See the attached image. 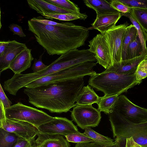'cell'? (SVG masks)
Masks as SVG:
<instances>
[{
	"label": "cell",
	"instance_id": "6da1fadb",
	"mask_svg": "<svg viewBox=\"0 0 147 147\" xmlns=\"http://www.w3.org/2000/svg\"><path fill=\"white\" fill-rule=\"evenodd\" d=\"M28 30L50 55H60L81 47L89 36V29L73 23L53 26L28 20Z\"/></svg>",
	"mask_w": 147,
	"mask_h": 147
},
{
	"label": "cell",
	"instance_id": "7a4b0ae2",
	"mask_svg": "<svg viewBox=\"0 0 147 147\" xmlns=\"http://www.w3.org/2000/svg\"><path fill=\"white\" fill-rule=\"evenodd\" d=\"M84 77H80L34 88H26L24 92L28 102L37 108L52 113L67 112L77 105V98L83 86Z\"/></svg>",
	"mask_w": 147,
	"mask_h": 147
},
{
	"label": "cell",
	"instance_id": "3957f363",
	"mask_svg": "<svg viewBox=\"0 0 147 147\" xmlns=\"http://www.w3.org/2000/svg\"><path fill=\"white\" fill-rule=\"evenodd\" d=\"M142 82L137 80L135 74L125 75L103 71L90 76L88 83L92 87L102 92L104 95L119 96Z\"/></svg>",
	"mask_w": 147,
	"mask_h": 147
},
{
	"label": "cell",
	"instance_id": "277c9868",
	"mask_svg": "<svg viewBox=\"0 0 147 147\" xmlns=\"http://www.w3.org/2000/svg\"><path fill=\"white\" fill-rule=\"evenodd\" d=\"M108 115L114 138L126 143V138L132 137L138 144L147 146V121L131 123L112 109Z\"/></svg>",
	"mask_w": 147,
	"mask_h": 147
},
{
	"label": "cell",
	"instance_id": "5b68a950",
	"mask_svg": "<svg viewBox=\"0 0 147 147\" xmlns=\"http://www.w3.org/2000/svg\"><path fill=\"white\" fill-rule=\"evenodd\" d=\"M97 63L88 61L75 65L33 81L24 87L32 88L85 76H90L96 73L93 67Z\"/></svg>",
	"mask_w": 147,
	"mask_h": 147
},
{
	"label": "cell",
	"instance_id": "8992f818",
	"mask_svg": "<svg viewBox=\"0 0 147 147\" xmlns=\"http://www.w3.org/2000/svg\"><path fill=\"white\" fill-rule=\"evenodd\" d=\"M6 117L13 121L28 122L37 128L52 120L54 117L42 111L19 102L5 108Z\"/></svg>",
	"mask_w": 147,
	"mask_h": 147
},
{
	"label": "cell",
	"instance_id": "52a82bcc",
	"mask_svg": "<svg viewBox=\"0 0 147 147\" xmlns=\"http://www.w3.org/2000/svg\"><path fill=\"white\" fill-rule=\"evenodd\" d=\"M127 22L115 25L108 31L101 34L104 37L109 49L112 65L119 64L122 61V50Z\"/></svg>",
	"mask_w": 147,
	"mask_h": 147
},
{
	"label": "cell",
	"instance_id": "ba28073f",
	"mask_svg": "<svg viewBox=\"0 0 147 147\" xmlns=\"http://www.w3.org/2000/svg\"><path fill=\"white\" fill-rule=\"evenodd\" d=\"M111 109L131 123H139L147 121V109L134 104L124 95L118 96Z\"/></svg>",
	"mask_w": 147,
	"mask_h": 147
},
{
	"label": "cell",
	"instance_id": "9c48e42d",
	"mask_svg": "<svg viewBox=\"0 0 147 147\" xmlns=\"http://www.w3.org/2000/svg\"><path fill=\"white\" fill-rule=\"evenodd\" d=\"M71 117L82 129L97 126L101 119L100 112L92 105H76L71 111Z\"/></svg>",
	"mask_w": 147,
	"mask_h": 147
},
{
	"label": "cell",
	"instance_id": "30bf717a",
	"mask_svg": "<svg viewBox=\"0 0 147 147\" xmlns=\"http://www.w3.org/2000/svg\"><path fill=\"white\" fill-rule=\"evenodd\" d=\"M37 128L40 133L65 136L79 132L71 121L61 117H54L52 120L40 125Z\"/></svg>",
	"mask_w": 147,
	"mask_h": 147
},
{
	"label": "cell",
	"instance_id": "8fae6325",
	"mask_svg": "<svg viewBox=\"0 0 147 147\" xmlns=\"http://www.w3.org/2000/svg\"><path fill=\"white\" fill-rule=\"evenodd\" d=\"M0 128L30 142L34 141L40 133L37 128L31 123L23 121H16L7 118L6 121L0 126Z\"/></svg>",
	"mask_w": 147,
	"mask_h": 147
},
{
	"label": "cell",
	"instance_id": "7c38bea8",
	"mask_svg": "<svg viewBox=\"0 0 147 147\" xmlns=\"http://www.w3.org/2000/svg\"><path fill=\"white\" fill-rule=\"evenodd\" d=\"M89 51L94 54L97 63L106 69L112 65L109 47L103 35L97 34L89 41Z\"/></svg>",
	"mask_w": 147,
	"mask_h": 147
},
{
	"label": "cell",
	"instance_id": "4fadbf2b",
	"mask_svg": "<svg viewBox=\"0 0 147 147\" xmlns=\"http://www.w3.org/2000/svg\"><path fill=\"white\" fill-rule=\"evenodd\" d=\"M27 48L25 44L19 42L15 40H9L4 51L0 55V74L9 69L10 64L14 58Z\"/></svg>",
	"mask_w": 147,
	"mask_h": 147
},
{
	"label": "cell",
	"instance_id": "5bb4252c",
	"mask_svg": "<svg viewBox=\"0 0 147 147\" xmlns=\"http://www.w3.org/2000/svg\"><path fill=\"white\" fill-rule=\"evenodd\" d=\"M147 59V53L132 59L122 60L119 64L109 66L104 71L128 75L135 74L139 64L142 61Z\"/></svg>",
	"mask_w": 147,
	"mask_h": 147
},
{
	"label": "cell",
	"instance_id": "9a60e30c",
	"mask_svg": "<svg viewBox=\"0 0 147 147\" xmlns=\"http://www.w3.org/2000/svg\"><path fill=\"white\" fill-rule=\"evenodd\" d=\"M30 8L35 10L38 13L43 16L47 14H80L50 3L46 0H27Z\"/></svg>",
	"mask_w": 147,
	"mask_h": 147
},
{
	"label": "cell",
	"instance_id": "2e32d148",
	"mask_svg": "<svg viewBox=\"0 0 147 147\" xmlns=\"http://www.w3.org/2000/svg\"><path fill=\"white\" fill-rule=\"evenodd\" d=\"M121 16L120 12L97 15L94 22L91 24L92 28L102 34L115 26Z\"/></svg>",
	"mask_w": 147,
	"mask_h": 147
},
{
	"label": "cell",
	"instance_id": "e0dca14e",
	"mask_svg": "<svg viewBox=\"0 0 147 147\" xmlns=\"http://www.w3.org/2000/svg\"><path fill=\"white\" fill-rule=\"evenodd\" d=\"M34 142L39 147H70L69 142L62 135L39 133Z\"/></svg>",
	"mask_w": 147,
	"mask_h": 147
},
{
	"label": "cell",
	"instance_id": "ac0fdd59",
	"mask_svg": "<svg viewBox=\"0 0 147 147\" xmlns=\"http://www.w3.org/2000/svg\"><path fill=\"white\" fill-rule=\"evenodd\" d=\"M32 49L26 48L21 52L10 64L9 69L14 74H20L30 68L34 58L31 53Z\"/></svg>",
	"mask_w": 147,
	"mask_h": 147
},
{
	"label": "cell",
	"instance_id": "d6986e66",
	"mask_svg": "<svg viewBox=\"0 0 147 147\" xmlns=\"http://www.w3.org/2000/svg\"><path fill=\"white\" fill-rule=\"evenodd\" d=\"M100 97L96 93L93 89L88 85L83 86L77 98L76 104L79 105H92L97 103Z\"/></svg>",
	"mask_w": 147,
	"mask_h": 147
},
{
	"label": "cell",
	"instance_id": "ffe728a7",
	"mask_svg": "<svg viewBox=\"0 0 147 147\" xmlns=\"http://www.w3.org/2000/svg\"><path fill=\"white\" fill-rule=\"evenodd\" d=\"M88 7L95 11L96 16L103 14L119 12L113 8L109 2L105 0H86L84 1Z\"/></svg>",
	"mask_w": 147,
	"mask_h": 147
},
{
	"label": "cell",
	"instance_id": "44dd1931",
	"mask_svg": "<svg viewBox=\"0 0 147 147\" xmlns=\"http://www.w3.org/2000/svg\"><path fill=\"white\" fill-rule=\"evenodd\" d=\"M138 35L137 30L133 24H131L127 27L122 45V61L128 60L127 50L128 46Z\"/></svg>",
	"mask_w": 147,
	"mask_h": 147
},
{
	"label": "cell",
	"instance_id": "7402d4cb",
	"mask_svg": "<svg viewBox=\"0 0 147 147\" xmlns=\"http://www.w3.org/2000/svg\"><path fill=\"white\" fill-rule=\"evenodd\" d=\"M119 95H113L110 96L104 95L100 97L97 104L98 109L100 112H103L106 114H109L115 102L117 100Z\"/></svg>",
	"mask_w": 147,
	"mask_h": 147
},
{
	"label": "cell",
	"instance_id": "603a6c76",
	"mask_svg": "<svg viewBox=\"0 0 147 147\" xmlns=\"http://www.w3.org/2000/svg\"><path fill=\"white\" fill-rule=\"evenodd\" d=\"M20 138L0 128V147H13Z\"/></svg>",
	"mask_w": 147,
	"mask_h": 147
},
{
	"label": "cell",
	"instance_id": "cb8c5ba5",
	"mask_svg": "<svg viewBox=\"0 0 147 147\" xmlns=\"http://www.w3.org/2000/svg\"><path fill=\"white\" fill-rule=\"evenodd\" d=\"M142 46L138 35L129 44L127 50L128 59L139 57L142 54Z\"/></svg>",
	"mask_w": 147,
	"mask_h": 147
},
{
	"label": "cell",
	"instance_id": "d4e9b609",
	"mask_svg": "<svg viewBox=\"0 0 147 147\" xmlns=\"http://www.w3.org/2000/svg\"><path fill=\"white\" fill-rule=\"evenodd\" d=\"M129 13L132 17L147 33V9L131 8Z\"/></svg>",
	"mask_w": 147,
	"mask_h": 147
},
{
	"label": "cell",
	"instance_id": "484cf974",
	"mask_svg": "<svg viewBox=\"0 0 147 147\" xmlns=\"http://www.w3.org/2000/svg\"><path fill=\"white\" fill-rule=\"evenodd\" d=\"M121 16H123L128 18L130 21L136 28L140 40L143 48L142 54L147 53V48L146 42L147 41V33L141 27L137 21L131 16L129 13H121Z\"/></svg>",
	"mask_w": 147,
	"mask_h": 147
},
{
	"label": "cell",
	"instance_id": "4316f807",
	"mask_svg": "<svg viewBox=\"0 0 147 147\" xmlns=\"http://www.w3.org/2000/svg\"><path fill=\"white\" fill-rule=\"evenodd\" d=\"M47 19H56L63 21H72L80 19L85 20L88 17V16L85 13H81L80 14H47L43 16Z\"/></svg>",
	"mask_w": 147,
	"mask_h": 147
},
{
	"label": "cell",
	"instance_id": "83f0119b",
	"mask_svg": "<svg viewBox=\"0 0 147 147\" xmlns=\"http://www.w3.org/2000/svg\"><path fill=\"white\" fill-rule=\"evenodd\" d=\"M84 133L87 136L93 139L95 142L107 144H112L114 142L111 138L98 134L92 129L90 127L85 129Z\"/></svg>",
	"mask_w": 147,
	"mask_h": 147
},
{
	"label": "cell",
	"instance_id": "f1b7e54d",
	"mask_svg": "<svg viewBox=\"0 0 147 147\" xmlns=\"http://www.w3.org/2000/svg\"><path fill=\"white\" fill-rule=\"evenodd\" d=\"M48 2L68 11L77 13H81L78 5L68 0H46Z\"/></svg>",
	"mask_w": 147,
	"mask_h": 147
},
{
	"label": "cell",
	"instance_id": "f546056e",
	"mask_svg": "<svg viewBox=\"0 0 147 147\" xmlns=\"http://www.w3.org/2000/svg\"><path fill=\"white\" fill-rule=\"evenodd\" d=\"M114 143L107 144L96 142L77 143L74 147H124L123 142L115 138Z\"/></svg>",
	"mask_w": 147,
	"mask_h": 147
},
{
	"label": "cell",
	"instance_id": "4dcf8cb0",
	"mask_svg": "<svg viewBox=\"0 0 147 147\" xmlns=\"http://www.w3.org/2000/svg\"><path fill=\"white\" fill-rule=\"evenodd\" d=\"M65 137L69 142L78 143L95 142L84 133L80 132L69 134Z\"/></svg>",
	"mask_w": 147,
	"mask_h": 147
},
{
	"label": "cell",
	"instance_id": "1f68e13d",
	"mask_svg": "<svg viewBox=\"0 0 147 147\" xmlns=\"http://www.w3.org/2000/svg\"><path fill=\"white\" fill-rule=\"evenodd\" d=\"M136 79L139 81L147 77V59L142 61L138 65L135 74Z\"/></svg>",
	"mask_w": 147,
	"mask_h": 147
},
{
	"label": "cell",
	"instance_id": "d6a6232c",
	"mask_svg": "<svg viewBox=\"0 0 147 147\" xmlns=\"http://www.w3.org/2000/svg\"><path fill=\"white\" fill-rule=\"evenodd\" d=\"M131 8L147 9V0H119Z\"/></svg>",
	"mask_w": 147,
	"mask_h": 147
},
{
	"label": "cell",
	"instance_id": "836d02e7",
	"mask_svg": "<svg viewBox=\"0 0 147 147\" xmlns=\"http://www.w3.org/2000/svg\"><path fill=\"white\" fill-rule=\"evenodd\" d=\"M113 7L121 13H130L131 8L126 5L119 0H112L109 1Z\"/></svg>",
	"mask_w": 147,
	"mask_h": 147
},
{
	"label": "cell",
	"instance_id": "e575fe53",
	"mask_svg": "<svg viewBox=\"0 0 147 147\" xmlns=\"http://www.w3.org/2000/svg\"><path fill=\"white\" fill-rule=\"evenodd\" d=\"M44 53V52L39 56L38 60L34 59V62L32 67L33 73H36L41 71L48 66V65H45L42 61V58Z\"/></svg>",
	"mask_w": 147,
	"mask_h": 147
},
{
	"label": "cell",
	"instance_id": "d590c367",
	"mask_svg": "<svg viewBox=\"0 0 147 147\" xmlns=\"http://www.w3.org/2000/svg\"><path fill=\"white\" fill-rule=\"evenodd\" d=\"M0 101L3 103L5 108H8L11 105V102L5 95L1 84H0Z\"/></svg>",
	"mask_w": 147,
	"mask_h": 147
},
{
	"label": "cell",
	"instance_id": "8d00e7d4",
	"mask_svg": "<svg viewBox=\"0 0 147 147\" xmlns=\"http://www.w3.org/2000/svg\"><path fill=\"white\" fill-rule=\"evenodd\" d=\"M10 30L13 33V35H17L20 37H23L26 36L24 33L22 27L17 24H12L9 26Z\"/></svg>",
	"mask_w": 147,
	"mask_h": 147
},
{
	"label": "cell",
	"instance_id": "74e56055",
	"mask_svg": "<svg viewBox=\"0 0 147 147\" xmlns=\"http://www.w3.org/2000/svg\"><path fill=\"white\" fill-rule=\"evenodd\" d=\"M33 141H29L20 138L13 147H30L33 144Z\"/></svg>",
	"mask_w": 147,
	"mask_h": 147
},
{
	"label": "cell",
	"instance_id": "f35d334b",
	"mask_svg": "<svg viewBox=\"0 0 147 147\" xmlns=\"http://www.w3.org/2000/svg\"><path fill=\"white\" fill-rule=\"evenodd\" d=\"M0 125H1L6 121L7 118L5 115V108L1 101H0Z\"/></svg>",
	"mask_w": 147,
	"mask_h": 147
},
{
	"label": "cell",
	"instance_id": "ab89813d",
	"mask_svg": "<svg viewBox=\"0 0 147 147\" xmlns=\"http://www.w3.org/2000/svg\"><path fill=\"white\" fill-rule=\"evenodd\" d=\"M9 40L7 41L0 42V55L3 53L8 45Z\"/></svg>",
	"mask_w": 147,
	"mask_h": 147
},
{
	"label": "cell",
	"instance_id": "60d3db41",
	"mask_svg": "<svg viewBox=\"0 0 147 147\" xmlns=\"http://www.w3.org/2000/svg\"><path fill=\"white\" fill-rule=\"evenodd\" d=\"M131 137L126 139L125 147H132Z\"/></svg>",
	"mask_w": 147,
	"mask_h": 147
},
{
	"label": "cell",
	"instance_id": "b9f144b4",
	"mask_svg": "<svg viewBox=\"0 0 147 147\" xmlns=\"http://www.w3.org/2000/svg\"><path fill=\"white\" fill-rule=\"evenodd\" d=\"M141 147H147V146L141 145Z\"/></svg>",
	"mask_w": 147,
	"mask_h": 147
},
{
	"label": "cell",
	"instance_id": "7bdbcfd3",
	"mask_svg": "<svg viewBox=\"0 0 147 147\" xmlns=\"http://www.w3.org/2000/svg\"><path fill=\"white\" fill-rule=\"evenodd\" d=\"M36 147H39L38 146H36Z\"/></svg>",
	"mask_w": 147,
	"mask_h": 147
}]
</instances>
